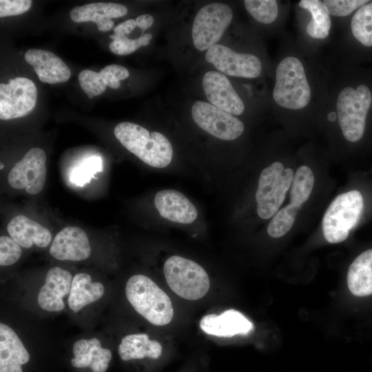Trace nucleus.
Returning <instances> with one entry per match:
<instances>
[{"mask_svg": "<svg viewBox=\"0 0 372 372\" xmlns=\"http://www.w3.org/2000/svg\"><path fill=\"white\" fill-rule=\"evenodd\" d=\"M72 279L68 270L60 267L50 268L37 294L39 307L52 313L63 311L65 307L64 298L70 294Z\"/></svg>", "mask_w": 372, "mask_h": 372, "instance_id": "obj_14", "label": "nucleus"}, {"mask_svg": "<svg viewBox=\"0 0 372 372\" xmlns=\"http://www.w3.org/2000/svg\"><path fill=\"white\" fill-rule=\"evenodd\" d=\"M299 209L289 203L278 210L268 225L269 236L280 238L286 234L293 226Z\"/></svg>", "mask_w": 372, "mask_h": 372, "instance_id": "obj_30", "label": "nucleus"}, {"mask_svg": "<svg viewBox=\"0 0 372 372\" xmlns=\"http://www.w3.org/2000/svg\"><path fill=\"white\" fill-rule=\"evenodd\" d=\"M21 255V246L11 237H0V265L10 266L17 262Z\"/></svg>", "mask_w": 372, "mask_h": 372, "instance_id": "obj_34", "label": "nucleus"}, {"mask_svg": "<svg viewBox=\"0 0 372 372\" xmlns=\"http://www.w3.org/2000/svg\"><path fill=\"white\" fill-rule=\"evenodd\" d=\"M311 91L302 62L295 56H287L278 65L273 98L280 106L300 110L310 101Z\"/></svg>", "mask_w": 372, "mask_h": 372, "instance_id": "obj_3", "label": "nucleus"}, {"mask_svg": "<svg viewBox=\"0 0 372 372\" xmlns=\"http://www.w3.org/2000/svg\"><path fill=\"white\" fill-rule=\"evenodd\" d=\"M163 272L169 287L183 299L199 300L209 289L207 273L190 259L180 256H170L164 263Z\"/></svg>", "mask_w": 372, "mask_h": 372, "instance_id": "obj_4", "label": "nucleus"}, {"mask_svg": "<svg viewBox=\"0 0 372 372\" xmlns=\"http://www.w3.org/2000/svg\"><path fill=\"white\" fill-rule=\"evenodd\" d=\"M127 8L117 3H90L72 8L70 12L71 19L76 23L92 21L96 24L99 31L110 30L114 23L113 18L125 16Z\"/></svg>", "mask_w": 372, "mask_h": 372, "instance_id": "obj_19", "label": "nucleus"}, {"mask_svg": "<svg viewBox=\"0 0 372 372\" xmlns=\"http://www.w3.org/2000/svg\"><path fill=\"white\" fill-rule=\"evenodd\" d=\"M7 230L15 242L26 249L34 245L38 247H46L52 241V234L47 228L23 215L12 218Z\"/></svg>", "mask_w": 372, "mask_h": 372, "instance_id": "obj_23", "label": "nucleus"}, {"mask_svg": "<svg viewBox=\"0 0 372 372\" xmlns=\"http://www.w3.org/2000/svg\"><path fill=\"white\" fill-rule=\"evenodd\" d=\"M24 58L32 66L39 80L43 83H63L71 76V71L66 63L48 50L30 49L25 52Z\"/></svg>", "mask_w": 372, "mask_h": 372, "instance_id": "obj_17", "label": "nucleus"}, {"mask_svg": "<svg viewBox=\"0 0 372 372\" xmlns=\"http://www.w3.org/2000/svg\"><path fill=\"white\" fill-rule=\"evenodd\" d=\"M46 154L41 148L33 147L15 164L8 175L9 185L35 195L43 189L46 179Z\"/></svg>", "mask_w": 372, "mask_h": 372, "instance_id": "obj_11", "label": "nucleus"}, {"mask_svg": "<svg viewBox=\"0 0 372 372\" xmlns=\"http://www.w3.org/2000/svg\"><path fill=\"white\" fill-rule=\"evenodd\" d=\"M205 59L220 73L231 76L253 79L262 71V63L257 56L237 52L219 43L207 51Z\"/></svg>", "mask_w": 372, "mask_h": 372, "instance_id": "obj_12", "label": "nucleus"}, {"mask_svg": "<svg viewBox=\"0 0 372 372\" xmlns=\"http://www.w3.org/2000/svg\"><path fill=\"white\" fill-rule=\"evenodd\" d=\"M364 207L361 193L351 190L338 195L326 210L322 227L325 239L330 243L344 241L357 225Z\"/></svg>", "mask_w": 372, "mask_h": 372, "instance_id": "obj_5", "label": "nucleus"}, {"mask_svg": "<svg viewBox=\"0 0 372 372\" xmlns=\"http://www.w3.org/2000/svg\"><path fill=\"white\" fill-rule=\"evenodd\" d=\"M372 103V94L365 85L356 88L346 87L338 96L336 110L342 134L350 142L363 136L367 112Z\"/></svg>", "mask_w": 372, "mask_h": 372, "instance_id": "obj_6", "label": "nucleus"}, {"mask_svg": "<svg viewBox=\"0 0 372 372\" xmlns=\"http://www.w3.org/2000/svg\"><path fill=\"white\" fill-rule=\"evenodd\" d=\"M299 6L307 10L311 14V20L306 27L307 34L314 39H322L327 37L331 29V18L323 1L301 0Z\"/></svg>", "mask_w": 372, "mask_h": 372, "instance_id": "obj_27", "label": "nucleus"}, {"mask_svg": "<svg viewBox=\"0 0 372 372\" xmlns=\"http://www.w3.org/2000/svg\"><path fill=\"white\" fill-rule=\"evenodd\" d=\"M202 87L209 103L233 115H240L245 105L227 77L215 70L203 76Z\"/></svg>", "mask_w": 372, "mask_h": 372, "instance_id": "obj_13", "label": "nucleus"}, {"mask_svg": "<svg viewBox=\"0 0 372 372\" xmlns=\"http://www.w3.org/2000/svg\"><path fill=\"white\" fill-rule=\"evenodd\" d=\"M348 287L355 296L372 293V249L360 254L350 265L347 273Z\"/></svg>", "mask_w": 372, "mask_h": 372, "instance_id": "obj_26", "label": "nucleus"}, {"mask_svg": "<svg viewBox=\"0 0 372 372\" xmlns=\"http://www.w3.org/2000/svg\"><path fill=\"white\" fill-rule=\"evenodd\" d=\"M3 167V165H2V163H1V169H2Z\"/></svg>", "mask_w": 372, "mask_h": 372, "instance_id": "obj_39", "label": "nucleus"}, {"mask_svg": "<svg viewBox=\"0 0 372 372\" xmlns=\"http://www.w3.org/2000/svg\"><path fill=\"white\" fill-rule=\"evenodd\" d=\"M126 298L132 308L152 324L164 326L174 316L168 295L148 276L135 274L126 282Z\"/></svg>", "mask_w": 372, "mask_h": 372, "instance_id": "obj_2", "label": "nucleus"}, {"mask_svg": "<svg viewBox=\"0 0 372 372\" xmlns=\"http://www.w3.org/2000/svg\"><path fill=\"white\" fill-rule=\"evenodd\" d=\"M50 253L59 260L81 261L90 257L91 245L83 229L68 226L55 236Z\"/></svg>", "mask_w": 372, "mask_h": 372, "instance_id": "obj_15", "label": "nucleus"}, {"mask_svg": "<svg viewBox=\"0 0 372 372\" xmlns=\"http://www.w3.org/2000/svg\"><path fill=\"white\" fill-rule=\"evenodd\" d=\"M130 72L127 68L116 64L105 66L96 72L85 69L79 74L80 86L90 99L101 94L107 87L117 89L120 87V81L127 79Z\"/></svg>", "mask_w": 372, "mask_h": 372, "instance_id": "obj_21", "label": "nucleus"}, {"mask_svg": "<svg viewBox=\"0 0 372 372\" xmlns=\"http://www.w3.org/2000/svg\"><path fill=\"white\" fill-rule=\"evenodd\" d=\"M354 37L362 45L372 46V1L358 8L351 21Z\"/></svg>", "mask_w": 372, "mask_h": 372, "instance_id": "obj_29", "label": "nucleus"}, {"mask_svg": "<svg viewBox=\"0 0 372 372\" xmlns=\"http://www.w3.org/2000/svg\"><path fill=\"white\" fill-rule=\"evenodd\" d=\"M232 18L233 11L225 3L214 2L202 7L192 28L194 47L199 51H207L221 39Z\"/></svg>", "mask_w": 372, "mask_h": 372, "instance_id": "obj_8", "label": "nucleus"}, {"mask_svg": "<svg viewBox=\"0 0 372 372\" xmlns=\"http://www.w3.org/2000/svg\"><path fill=\"white\" fill-rule=\"evenodd\" d=\"M114 133L116 139L129 152L147 165L164 168L173 157V147L169 140L158 132H149L140 125L121 122Z\"/></svg>", "mask_w": 372, "mask_h": 372, "instance_id": "obj_1", "label": "nucleus"}, {"mask_svg": "<svg viewBox=\"0 0 372 372\" xmlns=\"http://www.w3.org/2000/svg\"><path fill=\"white\" fill-rule=\"evenodd\" d=\"M110 37L112 39L109 44L110 50L115 54L123 56L134 52L142 46L147 45L152 35L150 33L143 34L135 39L114 34L110 35Z\"/></svg>", "mask_w": 372, "mask_h": 372, "instance_id": "obj_33", "label": "nucleus"}, {"mask_svg": "<svg viewBox=\"0 0 372 372\" xmlns=\"http://www.w3.org/2000/svg\"><path fill=\"white\" fill-rule=\"evenodd\" d=\"M136 25L144 32L145 30L150 28L154 23V18L152 15L144 14L139 15L135 19Z\"/></svg>", "mask_w": 372, "mask_h": 372, "instance_id": "obj_38", "label": "nucleus"}, {"mask_svg": "<svg viewBox=\"0 0 372 372\" xmlns=\"http://www.w3.org/2000/svg\"><path fill=\"white\" fill-rule=\"evenodd\" d=\"M105 293L104 285L100 282L92 281L87 273H78L73 277L71 289L68 298V304L74 313L101 300Z\"/></svg>", "mask_w": 372, "mask_h": 372, "instance_id": "obj_25", "label": "nucleus"}, {"mask_svg": "<svg viewBox=\"0 0 372 372\" xmlns=\"http://www.w3.org/2000/svg\"><path fill=\"white\" fill-rule=\"evenodd\" d=\"M244 5L247 11L261 23H271L278 17V6L275 0H245Z\"/></svg>", "mask_w": 372, "mask_h": 372, "instance_id": "obj_31", "label": "nucleus"}, {"mask_svg": "<svg viewBox=\"0 0 372 372\" xmlns=\"http://www.w3.org/2000/svg\"><path fill=\"white\" fill-rule=\"evenodd\" d=\"M154 202L161 216L172 222L189 224L197 218L198 211L195 205L177 190L158 191L155 194Z\"/></svg>", "mask_w": 372, "mask_h": 372, "instance_id": "obj_16", "label": "nucleus"}, {"mask_svg": "<svg viewBox=\"0 0 372 372\" xmlns=\"http://www.w3.org/2000/svg\"><path fill=\"white\" fill-rule=\"evenodd\" d=\"M200 327L207 334L229 338L238 334H247L254 325L242 313L230 309L220 314L211 313L203 316Z\"/></svg>", "mask_w": 372, "mask_h": 372, "instance_id": "obj_18", "label": "nucleus"}, {"mask_svg": "<svg viewBox=\"0 0 372 372\" xmlns=\"http://www.w3.org/2000/svg\"><path fill=\"white\" fill-rule=\"evenodd\" d=\"M163 346L147 333H131L124 336L118 346V353L124 362L149 359L158 360L163 355Z\"/></svg>", "mask_w": 372, "mask_h": 372, "instance_id": "obj_24", "label": "nucleus"}, {"mask_svg": "<svg viewBox=\"0 0 372 372\" xmlns=\"http://www.w3.org/2000/svg\"><path fill=\"white\" fill-rule=\"evenodd\" d=\"M30 0H1L0 17L15 16L27 12L31 7Z\"/></svg>", "mask_w": 372, "mask_h": 372, "instance_id": "obj_36", "label": "nucleus"}, {"mask_svg": "<svg viewBox=\"0 0 372 372\" xmlns=\"http://www.w3.org/2000/svg\"><path fill=\"white\" fill-rule=\"evenodd\" d=\"M136 26L135 19H127L113 28L114 34L127 37Z\"/></svg>", "mask_w": 372, "mask_h": 372, "instance_id": "obj_37", "label": "nucleus"}, {"mask_svg": "<svg viewBox=\"0 0 372 372\" xmlns=\"http://www.w3.org/2000/svg\"><path fill=\"white\" fill-rule=\"evenodd\" d=\"M70 363L75 368L89 367L92 372H105L112 358V351L101 346L96 338L80 339L72 347Z\"/></svg>", "mask_w": 372, "mask_h": 372, "instance_id": "obj_20", "label": "nucleus"}, {"mask_svg": "<svg viewBox=\"0 0 372 372\" xmlns=\"http://www.w3.org/2000/svg\"><path fill=\"white\" fill-rule=\"evenodd\" d=\"M37 89L34 82L25 77L10 79L0 84V119L10 120L25 116L34 108Z\"/></svg>", "mask_w": 372, "mask_h": 372, "instance_id": "obj_10", "label": "nucleus"}, {"mask_svg": "<svg viewBox=\"0 0 372 372\" xmlns=\"http://www.w3.org/2000/svg\"><path fill=\"white\" fill-rule=\"evenodd\" d=\"M30 354L17 333L8 324H0V372H23Z\"/></svg>", "mask_w": 372, "mask_h": 372, "instance_id": "obj_22", "label": "nucleus"}, {"mask_svg": "<svg viewBox=\"0 0 372 372\" xmlns=\"http://www.w3.org/2000/svg\"><path fill=\"white\" fill-rule=\"evenodd\" d=\"M314 185V175L312 170L306 165L299 167L291 183V204L300 208L309 198Z\"/></svg>", "mask_w": 372, "mask_h": 372, "instance_id": "obj_28", "label": "nucleus"}, {"mask_svg": "<svg viewBox=\"0 0 372 372\" xmlns=\"http://www.w3.org/2000/svg\"><path fill=\"white\" fill-rule=\"evenodd\" d=\"M368 2V0L323 1V3L329 14L336 17L347 16Z\"/></svg>", "mask_w": 372, "mask_h": 372, "instance_id": "obj_35", "label": "nucleus"}, {"mask_svg": "<svg viewBox=\"0 0 372 372\" xmlns=\"http://www.w3.org/2000/svg\"><path fill=\"white\" fill-rule=\"evenodd\" d=\"M102 159L93 156L83 159L72 170L70 179L76 186H83L89 183L92 177L102 171Z\"/></svg>", "mask_w": 372, "mask_h": 372, "instance_id": "obj_32", "label": "nucleus"}, {"mask_svg": "<svg viewBox=\"0 0 372 372\" xmlns=\"http://www.w3.org/2000/svg\"><path fill=\"white\" fill-rule=\"evenodd\" d=\"M191 114L193 121L200 128L223 141L238 138L245 130L243 123L237 117L209 102L195 101Z\"/></svg>", "mask_w": 372, "mask_h": 372, "instance_id": "obj_9", "label": "nucleus"}, {"mask_svg": "<svg viewBox=\"0 0 372 372\" xmlns=\"http://www.w3.org/2000/svg\"><path fill=\"white\" fill-rule=\"evenodd\" d=\"M293 178L291 168L274 162L261 172L256 193L257 214L262 219L273 217L282 204Z\"/></svg>", "mask_w": 372, "mask_h": 372, "instance_id": "obj_7", "label": "nucleus"}]
</instances>
